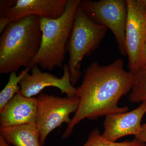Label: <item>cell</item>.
I'll use <instances>...</instances> for the list:
<instances>
[{
  "label": "cell",
  "mask_w": 146,
  "mask_h": 146,
  "mask_svg": "<svg viewBox=\"0 0 146 146\" xmlns=\"http://www.w3.org/2000/svg\"><path fill=\"white\" fill-rule=\"evenodd\" d=\"M68 0L1 1L0 33L11 23L30 16L57 19L66 10Z\"/></svg>",
  "instance_id": "ba28073f"
},
{
  "label": "cell",
  "mask_w": 146,
  "mask_h": 146,
  "mask_svg": "<svg viewBox=\"0 0 146 146\" xmlns=\"http://www.w3.org/2000/svg\"><path fill=\"white\" fill-rule=\"evenodd\" d=\"M129 101L133 103L146 102V69L134 74Z\"/></svg>",
  "instance_id": "9a60e30c"
},
{
  "label": "cell",
  "mask_w": 146,
  "mask_h": 146,
  "mask_svg": "<svg viewBox=\"0 0 146 146\" xmlns=\"http://www.w3.org/2000/svg\"><path fill=\"white\" fill-rule=\"evenodd\" d=\"M144 69H146V42L144 50Z\"/></svg>",
  "instance_id": "ac0fdd59"
},
{
  "label": "cell",
  "mask_w": 146,
  "mask_h": 146,
  "mask_svg": "<svg viewBox=\"0 0 146 146\" xmlns=\"http://www.w3.org/2000/svg\"><path fill=\"white\" fill-rule=\"evenodd\" d=\"M124 62L117 59L107 65L97 62L87 68L80 86L76 88L80 100L77 110L62 136H70L75 126L85 119L95 120L99 117L124 113L127 106L119 107L118 103L124 95L132 89L134 74L124 69Z\"/></svg>",
  "instance_id": "6da1fadb"
},
{
  "label": "cell",
  "mask_w": 146,
  "mask_h": 146,
  "mask_svg": "<svg viewBox=\"0 0 146 146\" xmlns=\"http://www.w3.org/2000/svg\"><path fill=\"white\" fill-rule=\"evenodd\" d=\"M80 7L95 23L110 29L115 35L121 54L127 55V0H84L80 1Z\"/></svg>",
  "instance_id": "8992f818"
},
{
  "label": "cell",
  "mask_w": 146,
  "mask_h": 146,
  "mask_svg": "<svg viewBox=\"0 0 146 146\" xmlns=\"http://www.w3.org/2000/svg\"><path fill=\"white\" fill-rule=\"evenodd\" d=\"M5 138L0 134V146H11Z\"/></svg>",
  "instance_id": "e0dca14e"
},
{
  "label": "cell",
  "mask_w": 146,
  "mask_h": 146,
  "mask_svg": "<svg viewBox=\"0 0 146 146\" xmlns=\"http://www.w3.org/2000/svg\"><path fill=\"white\" fill-rule=\"evenodd\" d=\"M125 46L129 71L136 74L144 69L146 42V0H127Z\"/></svg>",
  "instance_id": "52a82bcc"
},
{
  "label": "cell",
  "mask_w": 146,
  "mask_h": 146,
  "mask_svg": "<svg viewBox=\"0 0 146 146\" xmlns=\"http://www.w3.org/2000/svg\"><path fill=\"white\" fill-rule=\"evenodd\" d=\"M146 144L135 138L132 141L121 143L107 140L101 135L97 128L94 129L89 134L88 140L83 146H145Z\"/></svg>",
  "instance_id": "5bb4252c"
},
{
  "label": "cell",
  "mask_w": 146,
  "mask_h": 146,
  "mask_svg": "<svg viewBox=\"0 0 146 146\" xmlns=\"http://www.w3.org/2000/svg\"><path fill=\"white\" fill-rule=\"evenodd\" d=\"M106 27L95 23L82 9L78 7L68 45V66L73 86L78 82L82 75V61L99 47L106 34Z\"/></svg>",
  "instance_id": "277c9868"
},
{
  "label": "cell",
  "mask_w": 146,
  "mask_h": 146,
  "mask_svg": "<svg viewBox=\"0 0 146 146\" xmlns=\"http://www.w3.org/2000/svg\"><path fill=\"white\" fill-rule=\"evenodd\" d=\"M0 133L15 146H41L36 123L0 127Z\"/></svg>",
  "instance_id": "7c38bea8"
},
{
  "label": "cell",
  "mask_w": 146,
  "mask_h": 146,
  "mask_svg": "<svg viewBox=\"0 0 146 146\" xmlns=\"http://www.w3.org/2000/svg\"><path fill=\"white\" fill-rule=\"evenodd\" d=\"M63 74L61 78L54 75L43 72L38 66L31 69V74L29 73L19 83L20 92L28 98L34 97L39 95L46 87H54L60 90L61 94H65L69 98H75L76 88L74 87L71 82L70 73L68 65L63 66Z\"/></svg>",
  "instance_id": "9c48e42d"
},
{
  "label": "cell",
  "mask_w": 146,
  "mask_h": 146,
  "mask_svg": "<svg viewBox=\"0 0 146 146\" xmlns=\"http://www.w3.org/2000/svg\"><path fill=\"white\" fill-rule=\"evenodd\" d=\"M80 1L68 0L65 13L57 19L41 18L42 42L38 53L30 65L31 70L35 66L49 71L63 67L67 45Z\"/></svg>",
  "instance_id": "3957f363"
},
{
  "label": "cell",
  "mask_w": 146,
  "mask_h": 146,
  "mask_svg": "<svg viewBox=\"0 0 146 146\" xmlns=\"http://www.w3.org/2000/svg\"><path fill=\"white\" fill-rule=\"evenodd\" d=\"M41 17H25L11 23L0 37V74L17 72L29 68L41 46Z\"/></svg>",
  "instance_id": "7a4b0ae2"
},
{
  "label": "cell",
  "mask_w": 146,
  "mask_h": 146,
  "mask_svg": "<svg viewBox=\"0 0 146 146\" xmlns=\"http://www.w3.org/2000/svg\"><path fill=\"white\" fill-rule=\"evenodd\" d=\"M36 124L39 130L41 146L50 133L63 123L70 124L72 113L78 108L79 98H61L54 95H48L41 92L38 95Z\"/></svg>",
  "instance_id": "5b68a950"
},
{
  "label": "cell",
  "mask_w": 146,
  "mask_h": 146,
  "mask_svg": "<svg viewBox=\"0 0 146 146\" xmlns=\"http://www.w3.org/2000/svg\"><path fill=\"white\" fill-rule=\"evenodd\" d=\"M37 108V98L18 92L0 111L1 127L35 123Z\"/></svg>",
  "instance_id": "8fae6325"
},
{
  "label": "cell",
  "mask_w": 146,
  "mask_h": 146,
  "mask_svg": "<svg viewBox=\"0 0 146 146\" xmlns=\"http://www.w3.org/2000/svg\"><path fill=\"white\" fill-rule=\"evenodd\" d=\"M135 138L143 142L146 145V123L142 125L141 132L138 136Z\"/></svg>",
  "instance_id": "2e32d148"
},
{
  "label": "cell",
  "mask_w": 146,
  "mask_h": 146,
  "mask_svg": "<svg viewBox=\"0 0 146 146\" xmlns=\"http://www.w3.org/2000/svg\"><path fill=\"white\" fill-rule=\"evenodd\" d=\"M146 113V102H143L130 112L106 115L102 135L112 142L128 135H134L136 138L142 129L141 120Z\"/></svg>",
  "instance_id": "30bf717a"
},
{
  "label": "cell",
  "mask_w": 146,
  "mask_h": 146,
  "mask_svg": "<svg viewBox=\"0 0 146 146\" xmlns=\"http://www.w3.org/2000/svg\"><path fill=\"white\" fill-rule=\"evenodd\" d=\"M30 70L29 68H25L18 76H17L16 72L11 73L8 82L0 93V111L20 92L21 87L19 83Z\"/></svg>",
  "instance_id": "4fadbf2b"
}]
</instances>
